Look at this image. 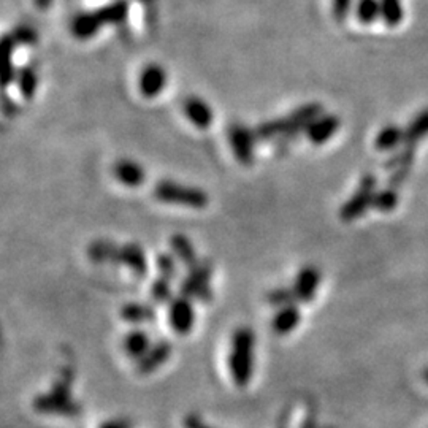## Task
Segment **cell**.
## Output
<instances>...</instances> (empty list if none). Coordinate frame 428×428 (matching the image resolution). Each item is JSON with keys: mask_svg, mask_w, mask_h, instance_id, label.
<instances>
[{"mask_svg": "<svg viewBox=\"0 0 428 428\" xmlns=\"http://www.w3.org/2000/svg\"><path fill=\"white\" fill-rule=\"evenodd\" d=\"M102 27L103 23L97 15V11H83L73 18L70 29H72L75 38L89 40L94 38Z\"/></svg>", "mask_w": 428, "mask_h": 428, "instance_id": "16", "label": "cell"}, {"mask_svg": "<svg viewBox=\"0 0 428 428\" xmlns=\"http://www.w3.org/2000/svg\"><path fill=\"white\" fill-rule=\"evenodd\" d=\"M2 111H4V115H5V116L11 118V116L18 115L19 107H18V103H16L15 100L10 99V97L6 95V94H4V99H2Z\"/></svg>", "mask_w": 428, "mask_h": 428, "instance_id": "37", "label": "cell"}, {"mask_svg": "<svg viewBox=\"0 0 428 428\" xmlns=\"http://www.w3.org/2000/svg\"><path fill=\"white\" fill-rule=\"evenodd\" d=\"M167 86V72L159 64L146 66L138 78V89L145 97H156Z\"/></svg>", "mask_w": 428, "mask_h": 428, "instance_id": "12", "label": "cell"}, {"mask_svg": "<svg viewBox=\"0 0 428 428\" xmlns=\"http://www.w3.org/2000/svg\"><path fill=\"white\" fill-rule=\"evenodd\" d=\"M172 279H167L159 276L154 283L151 284V298L156 301V303H170L173 300V293H172Z\"/></svg>", "mask_w": 428, "mask_h": 428, "instance_id": "31", "label": "cell"}, {"mask_svg": "<svg viewBox=\"0 0 428 428\" xmlns=\"http://www.w3.org/2000/svg\"><path fill=\"white\" fill-rule=\"evenodd\" d=\"M227 140L238 162L244 167L252 165L256 159V133L241 122H234L227 129Z\"/></svg>", "mask_w": 428, "mask_h": 428, "instance_id": "7", "label": "cell"}, {"mask_svg": "<svg viewBox=\"0 0 428 428\" xmlns=\"http://www.w3.org/2000/svg\"><path fill=\"white\" fill-rule=\"evenodd\" d=\"M173 348L168 341H159L152 345L151 349L146 353L142 359L137 360V371L140 375H151L157 371L162 365L170 359Z\"/></svg>", "mask_w": 428, "mask_h": 428, "instance_id": "13", "label": "cell"}, {"mask_svg": "<svg viewBox=\"0 0 428 428\" xmlns=\"http://www.w3.org/2000/svg\"><path fill=\"white\" fill-rule=\"evenodd\" d=\"M113 174L119 182H122L124 186H129V187H137L140 184H143L146 179L145 168L132 159L118 160V162L113 165Z\"/></svg>", "mask_w": 428, "mask_h": 428, "instance_id": "15", "label": "cell"}, {"mask_svg": "<svg viewBox=\"0 0 428 428\" xmlns=\"http://www.w3.org/2000/svg\"><path fill=\"white\" fill-rule=\"evenodd\" d=\"M414 159H416V151L411 146H403L402 150H397L392 152V156L385 160L384 168L385 170H397V168L412 167Z\"/></svg>", "mask_w": 428, "mask_h": 428, "instance_id": "30", "label": "cell"}, {"mask_svg": "<svg viewBox=\"0 0 428 428\" xmlns=\"http://www.w3.org/2000/svg\"><path fill=\"white\" fill-rule=\"evenodd\" d=\"M266 300L268 303L273 306L283 308L287 305H296V293H293L292 287H279V289H275L266 293Z\"/></svg>", "mask_w": 428, "mask_h": 428, "instance_id": "32", "label": "cell"}, {"mask_svg": "<svg viewBox=\"0 0 428 428\" xmlns=\"http://www.w3.org/2000/svg\"><path fill=\"white\" fill-rule=\"evenodd\" d=\"M428 137V108L412 119L408 127L404 129V146L416 148V145Z\"/></svg>", "mask_w": 428, "mask_h": 428, "instance_id": "23", "label": "cell"}, {"mask_svg": "<svg viewBox=\"0 0 428 428\" xmlns=\"http://www.w3.org/2000/svg\"><path fill=\"white\" fill-rule=\"evenodd\" d=\"M154 197L162 203L202 209L208 205V194L199 187L184 186L181 182L162 179L154 186Z\"/></svg>", "mask_w": 428, "mask_h": 428, "instance_id": "4", "label": "cell"}, {"mask_svg": "<svg viewBox=\"0 0 428 428\" xmlns=\"http://www.w3.org/2000/svg\"><path fill=\"white\" fill-rule=\"evenodd\" d=\"M118 265L127 266L137 278H145L148 275V259H146L143 248L137 243L122 244L119 249Z\"/></svg>", "mask_w": 428, "mask_h": 428, "instance_id": "10", "label": "cell"}, {"mask_svg": "<svg viewBox=\"0 0 428 428\" xmlns=\"http://www.w3.org/2000/svg\"><path fill=\"white\" fill-rule=\"evenodd\" d=\"M377 179L373 173H365L360 178L359 187L350 195L349 200L340 208V217L343 221L350 222L362 217L367 209L373 205V199L376 194Z\"/></svg>", "mask_w": 428, "mask_h": 428, "instance_id": "5", "label": "cell"}, {"mask_svg": "<svg viewBox=\"0 0 428 428\" xmlns=\"http://www.w3.org/2000/svg\"><path fill=\"white\" fill-rule=\"evenodd\" d=\"M182 111L197 129H208L214 119L209 103L197 95L186 97V100L182 102Z\"/></svg>", "mask_w": 428, "mask_h": 428, "instance_id": "11", "label": "cell"}, {"mask_svg": "<svg viewBox=\"0 0 428 428\" xmlns=\"http://www.w3.org/2000/svg\"><path fill=\"white\" fill-rule=\"evenodd\" d=\"M301 320V314L297 305H287L279 308L271 320L273 332L278 335H289L296 330Z\"/></svg>", "mask_w": 428, "mask_h": 428, "instance_id": "17", "label": "cell"}, {"mask_svg": "<svg viewBox=\"0 0 428 428\" xmlns=\"http://www.w3.org/2000/svg\"><path fill=\"white\" fill-rule=\"evenodd\" d=\"M402 143H404V129L398 125L389 124L377 132L375 138V146L377 151H390L394 152Z\"/></svg>", "mask_w": 428, "mask_h": 428, "instance_id": "21", "label": "cell"}, {"mask_svg": "<svg viewBox=\"0 0 428 428\" xmlns=\"http://www.w3.org/2000/svg\"><path fill=\"white\" fill-rule=\"evenodd\" d=\"M129 0H113V2L100 6L95 11L103 26H122L129 18Z\"/></svg>", "mask_w": 428, "mask_h": 428, "instance_id": "18", "label": "cell"}, {"mask_svg": "<svg viewBox=\"0 0 428 428\" xmlns=\"http://www.w3.org/2000/svg\"><path fill=\"white\" fill-rule=\"evenodd\" d=\"M33 4L38 6V9L41 10H46L48 6H50L53 4V0H33Z\"/></svg>", "mask_w": 428, "mask_h": 428, "instance_id": "40", "label": "cell"}, {"mask_svg": "<svg viewBox=\"0 0 428 428\" xmlns=\"http://www.w3.org/2000/svg\"><path fill=\"white\" fill-rule=\"evenodd\" d=\"M11 37L15 38L16 45H33L35 41H37L38 35L32 26L21 24L15 27V31L11 32Z\"/></svg>", "mask_w": 428, "mask_h": 428, "instance_id": "34", "label": "cell"}, {"mask_svg": "<svg viewBox=\"0 0 428 428\" xmlns=\"http://www.w3.org/2000/svg\"><path fill=\"white\" fill-rule=\"evenodd\" d=\"M121 246L108 240H97L88 246V257L95 263H118Z\"/></svg>", "mask_w": 428, "mask_h": 428, "instance_id": "20", "label": "cell"}, {"mask_svg": "<svg viewBox=\"0 0 428 428\" xmlns=\"http://www.w3.org/2000/svg\"><path fill=\"white\" fill-rule=\"evenodd\" d=\"M16 41L11 37V33H5L2 37V56L5 61V68H4V86H10L13 81H16V75L18 70L15 67V62H13V54H15L16 50Z\"/></svg>", "mask_w": 428, "mask_h": 428, "instance_id": "26", "label": "cell"}, {"mask_svg": "<svg viewBox=\"0 0 428 428\" xmlns=\"http://www.w3.org/2000/svg\"><path fill=\"white\" fill-rule=\"evenodd\" d=\"M121 318L130 324H142L157 318L156 308L146 303H127L121 308Z\"/></svg>", "mask_w": 428, "mask_h": 428, "instance_id": "25", "label": "cell"}, {"mask_svg": "<svg viewBox=\"0 0 428 428\" xmlns=\"http://www.w3.org/2000/svg\"><path fill=\"white\" fill-rule=\"evenodd\" d=\"M122 348L129 357L140 360L151 349L150 335L143 332V330H132L130 333L124 336Z\"/></svg>", "mask_w": 428, "mask_h": 428, "instance_id": "19", "label": "cell"}, {"mask_svg": "<svg viewBox=\"0 0 428 428\" xmlns=\"http://www.w3.org/2000/svg\"><path fill=\"white\" fill-rule=\"evenodd\" d=\"M256 333L249 327L236 328L231 335L229 370L238 387H246L254 373Z\"/></svg>", "mask_w": 428, "mask_h": 428, "instance_id": "3", "label": "cell"}, {"mask_svg": "<svg viewBox=\"0 0 428 428\" xmlns=\"http://www.w3.org/2000/svg\"><path fill=\"white\" fill-rule=\"evenodd\" d=\"M184 428H214L202 420L197 414H187L184 419Z\"/></svg>", "mask_w": 428, "mask_h": 428, "instance_id": "38", "label": "cell"}, {"mask_svg": "<svg viewBox=\"0 0 428 428\" xmlns=\"http://www.w3.org/2000/svg\"><path fill=\"white\" fill-rule=\"evenodd\" d=\"M381 5V18L389 27H397L404 18L402 0H379Z\"/></svg>", "mask_w": 428, "mask_h": 428, "instance_id": "27", "label": "cell"}, {"mask_svg": "<svg viewBox=\"0 0 428 428\" xmlns=\"http://www.w3.org/2000/svg\"><path fill=\"white\" fill-rule=\"evenodd\" d=\"M320 284V271L313 265H306L298 271L292 289L296 293V298L300 303H310L314 298L318 287Z\"/></svg>", "mask_w": 428, "mask_h": 428, "instance_id": "9", "label": "cell"}, {"mask_svg": "<svg viewBox=\"0 0 428 428\" xmlns=\"http://www.w3.org/2000/svg\"><path fill=\"white\" fill-rule=\"evenodd\" d=\"M341 119L336 115H320L306 129V137L314 145H324L338 132Z\"/></svg>", "mask_w": 428, "mask_h": 428, "instance_id": "14", "label": "cell"}, {"mask_svg": "<svg viewBox=\"0 0 428 428\" xmlns=\"http://www.w3.org/2000/svg\"><path fill=\"white\" fill-rule=\"evenodd\" d=\"M99 428H133V424L130 422L129 419L118 417V419L105 420V422Z\"/></svg>", "mask_w": 428, "mask_h": 428, "instance_id": "39", "label": "cell"}, {"mask_svg": "<svg viewBox=\"0 0 428 428\" xmlns=\"http://www.w3.org/2000/svg\"><path fill=\"white\" fill-rule=\"evenodd\" d=\"M398 200H400V197H398L397 189L387 186V187L381 189V191H376L371 208H375L381 213L394 212V209L398 207Z\"/></svg>", "mask_w": 428, "mask_h": 428, "instance_id": "28", "label": "cell"}, {"mask_svg": "<svg viewBox=\"0 0 428 428\" xmlns=\"http://www.w3.org/2000/svg\"><path fill=\"white\" fill-rule=\"evenodd\" d=\"M16 83L24 100H32L38 88V72L33 66H24L18 70Z\"/></svg>", "mask_w": 428, "mask_h": 428, "instance_id": "24", "label": "cell"}, {"mask_svg": "<svg viewBox=\"0 0 428 428\" xmlns=\"http://www.w3.org/2000/svg\"><path fill=\"white\" fill-rule=\"evenodd\" d=\"M156 266L159 271V276L167 278V279H173L177 276V261H174V257L172 254H167V252H162V254H159L156 259Z\"/></svg>", "mask_w": 428, "mask_h": 428, "instance_id": "33", "label": "cell"}, {"mask_svg": "<svg viewBox=\"0 0 428 428\" xmlns=\"http://www.w3.org/2000/svg\"><path fill=\"white\" fill-rule=\"evenodd\" d=\"M320 115H324V107L320 103H305L284 118H275L259 124L254 130L257 142L263 143L273 142L276 150H287L292 140H296L301 132H306Z\"/></svg>", "mask_w": 428, "mask_h": 428, "instance_id": "1", "label": "cell"}, {"mask_svg": "<svg viewBox=\"0 0 428 428\" xmlns=\"http://www.w3.org/2000/svg\"><path fill=\"white\" fill-rule=\"evenodd\" d=\"M73 381L75 370L68 367V365L67 367H62L51 389L33 398V409L40 414H58L61 417H78L81 414V404L73 398Z\"/></svg>", "mask_w": 428, "mask_h": 428, "instance_id": "2", "label": "cell"}, {"mask_svg": "<svg viewBox=\"0 0 428 428\" xmlns=\"http://www.w3.org/2000/svg\"><path fill=\"white\" fill-rule=\"evenodd\" d=\"M168 320H170L174 333H191L195 322V311L191 298L184 296L174 297L170 301V306H168Z\"/></svg>", "mask_w": 428, "mask_h": 428, "instance_id": "8", "label": "cell"}, {"mask_svg": "<svg viewBox=\"0 0 428 428\" xmlns=\"http://www.w3.org/2000/svg\"><path fill=\"white\" fill-rule=\"evenodd\" d=\"M355 15L362 24H373L377 18H381V5H379V0H359L355 6Z\"/></svg>", "mask_w": 428, "mask_h": 428, "instance_id": "29", "label": "cell"}, {"mask_svg": "<svg viewBox=\"0 0 428 428\" xmlns=\"http://www.w3.org/2000/svg\"><path fill=\"white\" fill-rule=\"evenodd\" d=\"M213 275V265L208 261H200L191 266L187 271V276L182 279L179 286L181 296L187 298H195L208 303L213 298L212 287H209V281Z\"/></svg>", "mask_w": 428, "mask_h": 428, "instance_id": "6", "label": "cell"}, {"mask_svg": "<svg viewBox=\"0 0 428 428\" xmlns=\"http://www.w3.org/2000/svg\"><path fill=\"white\" fill-rule=\"evenodd\" d=\"M170 248L173 251V254L177 256L179 261L187 266V268H191V266L200 262L192 241L189 240L186 235H182V234L172 235Z\"/></svg>", "mask_w": 428, "mask_h": 428, "instance_id": "22", "label": "cell"}, {"mask_svg": "<svg viewBox=\"0 0 428 428\" xmlns=\"http://www.w3.org/2000/svg\"><path fill=\"white\" fill-rule=\"evenodd\" d=\"M411 173V167H404V168H397V170H392L389 178H387V186L398 189L400 186H403L406 181L409 178Z\"/></svg>", "mask_w": 428, "mask_h": 428, "instance_id": "36", "label": "cell"}, {"mask_svg": "<svg viewBox=\"0 0 428 428\" xmlns=\"http://www.w3.org/2000/svg\"><path fill=\"white\" fill-rule=\"evenodd\" d=\"M350 10H353V0H333L332 13L338 23H345Z\"/></svg>", "mask_w": 428, "mask_h": 428, "instance_id": "35", "label": "cell"}]
</instances>
